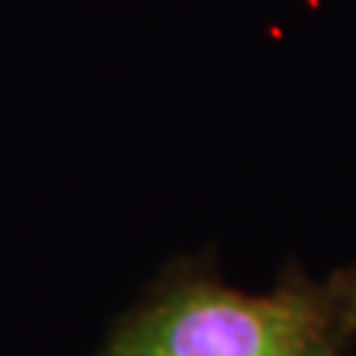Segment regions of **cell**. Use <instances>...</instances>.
<instances>
[{"label":"cell","mask_w":356,"mask_h":356,"mask_svg":"<svg viewBox=\"0 0 356 356\" xmlns=\"http://www.w3.org/2000/svg\"><path fill=\"white\" fill-rule=\"evenodd\" d=\"M356 264L327 280L288 267L270 294L229 288L208 264L178 261L119 321L102 356H350Z\"/></svg>","instance_id":"obj_1"}]
</instances>
